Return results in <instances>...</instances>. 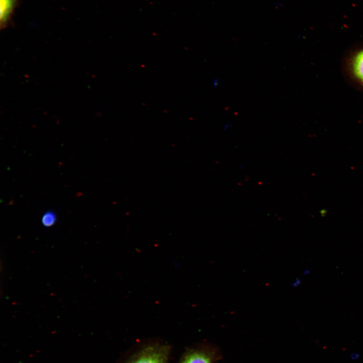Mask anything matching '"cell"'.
Wrapping results in <instances>:
<instances>
[{
    "mask_svg": "<svg viewBox=\"0 0 363 363\" xmlns=\"http://www.w3.org/2000/svg\"><path fill=\"white\" fill-rule=\"evenodd\" d=\"M168 354V346L150 345L142 349L127 363H167Z\"/></svg>",
    "mask_w": 363,
    "mask_h": 363,
    "instance_id": "obj_1",
    "label": "cell"
},
{
    "mask_svg": "<svg viewBox=\"0 0 363 363\" xmlns=\"http://www.w3.org/2000/svg\"><path fill=\"white\" fill-rule=\"evenodd\" d=\"M213 354L204 349L190 350L183 356L179 363H212Z\"/></svg>",
    "mask_w": 363,
    "mask_h": 363,
    "instance_id": "obj_2",
    "label": "cell"
},
{
    "mask_svg": "<svg viewBox=\"0 0 363 363\" xmlns=\"http://www.w3.org/2000/svg\"><path fill=\"white\" fill-rule=\"evenodd\" d=\"M18 0H0L1 29L7 28L11 22Z\"/></svg>",
    "mask_w": 363,
    "mask_h": 363,
    "instance_id": "obj_3",
    "label": "cell"
},
{
    "mask_svg": "<svg viewBox=\"0 0 363 363\" xmlns=\"http://www.w3.org/2000/svg\"><path fill=\"white\" fill-rule=\"evenodd\" d=\"M353 71L355 76L363 82V50L358 53L353 61Z\"/></svg>",
    "mask_w": 363,
    "mask_h": 363,
    "instance_id": "obj_4",
    "label": "cell"
},
{
    "mask_svg": "<svg viewBox=\"0 0 363 363\" xmlns=\"http://www.w3.org/2000/svg\"><path fill=\"white\" fill-rule=\"evenodd\" d=\"M56 220L55 214L52 211L45 212L42 217L41 222L45 227H50L54 225Z\"/></svg>",
    "mask_w": 363,
    "mask_h": 363,
    "instance_id": "obj_5",
    "label": "cell"
},
{
    "mask_svg": "<svg viewBox=\"0 0 363 363\" xmlns=\"http://www.w3.org/2000/svg\"><path fill=\"white\" fill-rule=\"evenodd\" d=\"M300 283V280L299 278H297L294 282L292 283V286L296 287Z\"/></svg>",
    "mask_w": 363,
    "mask_h": 363,
    "instance_id": "obj_6",
    "label": "cell"
},
{
    "mask_svg": "<svg viewBox=\"0 0 363 363\" xmlns=\"http://www.w3.org/2000/svg\"><path fill=\"white\" fill-rule=\"evenodd\" d=\"M358 354H357L356 353H352L351 355V357L353 359H355L358 358Z\"/></svg>",
    "mask_w": 363,
    "mask_h": 363,
    "instance_id": "obj_7",
    "label": "cell"
},
{
    "mask_svg": "<svg viewBox=\"0 0 363 363\" xmlns=\"http://www.w3.org/2000/svg\"><path fill=\"white\" fill-rule=\"evenodd\" d=\"M218 82H219V81H218V79L215 80L214 81L213 85V86H214V87L217 86V85H218Z\"/></svg>",
    "mask_w": 363,
    "mask_h": 363,
    "instance_id": "obj_8",
    "label": "cell"
},
{
    "mask_svg": "<svg viewBox=\"0 0 363 363\" xmlns=\"http://www.w3.org/2000/svg\"><path fill=\"white\" fill-rule=\"evenodd\" d=\"M309 272H310V271H309V270H306L305 272H304V274H308Z\"/></svg>",
    "mask_w": 363,
    "mask_h": 363,
    "instance_id": "obj_9",
    "label": "cell"
}]
</instances>
